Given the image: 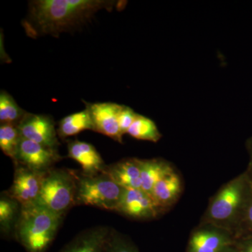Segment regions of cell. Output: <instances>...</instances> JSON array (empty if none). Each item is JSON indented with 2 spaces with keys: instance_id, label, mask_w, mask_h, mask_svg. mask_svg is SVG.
I'll list each match as a JSON object with an SVG mask.
<instances>
[{
  "instance_id": "d6986e66",
  "label": "cell",
  "mask_w": 252,
  "mask_h": 252,
  "mask_svg": "<svg viewBox=\"0 0 252 252\" xmlns=\"http://www.w3.org/2000/svg\"><path fill=\"white\" fill-rule=\"evenodd\" d=\"M127 134L137 140L153 142H157L162 137L155 123L149 118L140 114H137Z\"/></svg>"
},
{
  "instance_id": "52a82bcc",
  "label": "cell",
  "mask_w": 252,
  "mask_h": 252,
  "mask_svg": "<svg viewBox=\"0 0 252 252\" xmlns=\"http://www.w3.org/2000/svg\"><path fill=\"white\" fill-rule=\"evenodd\" d=\"M61 159L58 149L21 137L14 162L38 173L46 174Z\"/></svg>"
},
{
  "instance_id": "9a60e30c",
  "label": "cell",
  "mask_w": 252,
  "mask_h": 252,
  "mask_svg": "<svg viewBox=\"0 0 252 252\" xmlns=\"http://www.w3.org/2000/svg\"><path fill=\"white\" fill-rule=\"evenodd\" d=\"M105 172L122 188L142 189L140 159L120 160L107 166Z\"/></svg>"
},
{
  "instance_id": "ba28073f",
  "label": "cell",
  "mask_w": 252,
  "mask_h": 252,
  "mask_svg": "<svg viewBox=\"0 0 252 252\" xmlns=\"http://www.w3.org/2000/svg\"><path fill=\"white\" fill-rule=\"evenodd\" d=\"M17 127L23 138L58 149V132L54 119L50 116L27 112Z\"/></svg>"
},
{
  "instance_id": "4fadbf2b",
  "label": "cell",
  "mask_w": 252,
  "mask_h": 252,
  "mask_svg": "<svg viewBox=\"0 0 252 252\" xmlns=\"http://www.w3.org/2000/svg\"><path fill=\"white\" fill-rule=\"evenodd\" d=\"M68 157L81 165L83 175L94 176L104 173L107 165L94 146L77 140L68 141Z\"/></svg>"
},
{
  "instance_id": "2e32d148",
  "label": "cell",
  "mask_w": 252,
  "mask_h": 252,
  "mask_svg": "<svg viewBox=\"0 0 252 252\" xmlns=\"http://www.w3.org/2000/svg\"><path fill=\"white\" fill-rule=\"evenodd\" d=\"M142 189L152 194L154 186L167 174L175 170L170 162L160 158L140 159Z\"/></svg>"
},
{
  "instance_id": "d4e9b609",
  "label": "cell",
  "mask_w": 252,
  "mask_h": 252,
  "mask_svg": "<svg viewBox=\"0 0 252 252\" xmlns=\"http://www.w3.org/2000/svg\"><path fill=\"white\" fill-rule=\"evenodd\" d=\"M235 252H252V237L236 238Z\"/></svg>"
},
{
  "instance_id": "9c48e42d",
  "label": "cell",
  "mask_w": 252,
  "mask_h": 252,
  "mask_svg": "<svg viewBox=\"0 0 252 252\" xmlns=\"http://www.w3.org/2000/svg\"><path fill=\"white\" fill-rule=\"evenodd\" d=\"M117 212L133 220H152L162 211L150 194L142 189H124Z\"/></svg>"
},
{
  "instance_id": "5bb4252c",
  "label": "cell",
  "mask_w": 252,
  "mask_h": 252,
  "mask_svg": "<svg viewBox=\"0 0 252 252\" xmlns=\"http://www.w3.org/2000/svg\"><path fill=\"white\" fill-rule=\"evenodd\" d=\"M182 182L178 172L167 174L154 186L152 195L162 212L170 208L178 200L182 191Z\"/></svg>"
},
{
  "instance_id": "e0dca14e",
  "label": "cell",
  "mask_w": 252,
  "mask_h": 252,
  "mask_svg": "<svg viewBox=\"0 0 252 252\" xmlns=\"http://www.w3.org/2000/svg\"><path fill=\"white\" fill-rule=\"evenodd\" d=\"M87 130L94 131V127L90 113L86 108L84 111L74 113L61 119L57 132L61 139H65Z\"/></svg>"
},
{
  "instance_id": "7c38bea8",
  "label": "cell",
  "mask_w": 252,
  "mask_h": 252,
  "mask_svg": "<svg viewBox=\"0 0 252 252\" xmlns=\"http://www.w3.org/2000/svg\"><path fill=\"white\" fill-rule=\"evenodd\" d=\"M112 228L96 226L78 233L58 252H106Z\"/></svg>"
},
{
  "instance_id": "5b68a950",
  "label": "cell",
  "mask_w": 252,
  "mask_h": 252,
  "mask_svg": "<svg viewBox=\"0 0 252 252\" xmlns=\"http://www.w3.org/2000/svg\"><path fill=\"white\" fill-rule=\"evenodd\" d=\"M124 189L106 172L94 176H77L76 204L117 211Z\"/></svg>"
},
{
  "instance_id": "44dd1931",
  "label": "cell",
  "mask_w": 252,
  "mask_h": 252,
  "mask_svg": "<svg viewBox=\"0 0 252 252\" xmlns=\"http://www.w3.org/2000/svg\"><path fill=\"white\" fill-rule=\"evenodd\" d=\"M20 204L7 193L1 195L0 200V226L4 235H9L17 216Z\"/></svg>"
},
{
  "instance_id": "cb8c5ba5",
  "label": "cell",
  "mask_w": 252,
  "mask_h": 252,
  "mask_svg": "<svg viewBox=\"0 0 252 252\" xmlns=\"http://www.w3.org/2000/svg\"><path fill=\"white\" fill-rule=\"evenodd\" d=\"M137 116V114L134 112L133 109L127 106L122 105L118 119H119V127L123 135L127 133V130L133 124Z\"/></svg>"
},
{
  "instance_id": "8fae6325",
  "label": "cell",
  "mask_w": 252,
  "mask_h": 252,
  "mask_svg": "<svg viewBox=\"0 0 252 252\" xmlns=\"http://www.w3.org/2000/svg\"><path fill=\"white\" fill-rule=\"evenodd\" d=\"M90 113L94 132L110 137L119 143L123 142V134L119 124V113L122 104L112 102L86 103Z\"/></svg>"
},
{
  "instance_id": "ac0fdd59",
  "label": "cell",
  "mask_w": 252,
  "mask_h": 252,
  "mask_svg": "<svg viewBox=\"0 0 252 252\" xmlns=\"http://www.w3.org/2000/svg\"><path fill=\"white\" fill-rule=\"evenodd\" d=\"M14 97L4 91L0 94V122L17 126L26 114Z\"/></svg>"
},
{
  "instance_id": "ffe728a7",
  "label": "cell",
  "mask_w": 252,
  "mask_h": 252,
  "mask_svg": "<svg viewBox=\"0 0 252 252\" xmlns=\"http://www.w3.org/2000/svg\"><path fill=\"white\" fill-rule=\"evenodd\" d=\"M21 136L17 126L11 124H1L0 126V149L5 155L16 160L18 144Z\"/></svg>"
},
{
  "instance_id": "277c9868",
  "label": "cell",
  "mask_w": 252,
  "mask_h": 252,
  "mask_svg": "<svg viewBox=\"0 0 252 252\" xmlns=\"http://www.w3.org/2000/svg\"><path fill=\"white\" fill-rule=\"evenodd\" d=\"M77 176L65 169H52L43 178L40 192L35 205L64 216L76 205Z\"/></svg>"
},
{
  "instance_id": "30bf717a",
  "label": "cell",
  "mask_w": 252,
  "mask_h": 252,
  "mask_svg": "<svg viewBox=\"0 0 252 252\" xmlns=\"http://www.w3.org/2000/svg\"><path fill=\"white\" fill-rule=\"evenodd\" d=\"M15 165L14 182L7 194L21 207L34 205L39 196L45 174L38 173L21 165Z\"/></svg>"
},
{
  "instance_id": "8992f818",
  "label": "cell",
  "mask_w": 252,
  "mask_h": 252,
  "mask_svg": "<svg viewBox=\"0 0 252 252\" xmlns=\"http://www.w3.org/2000/svg\"><path fill=\"white\" fill-rule=\"evenodd\" d=\"M236 238L229 230L199 223L190 234L187 252H235Z\"/></svg>"
},
{
  "instance_id": "3957f363",
  "label": "cell",
  "mask_w": 252,
  "mask_h": 252,
  "mask_svg": "<svg viewBox=\"0 0 252 252\" xmlns=\"http://www.w3.org/2000/svg\"><path fill=\"white\" fill-rule=\"evenodd\" d=\"M63 217L35 204L21 207L15 238L28 252H46L56 238Z\"/></svg>"
},
{
  "instance_id": "603a6c76",
  "label": "cell",
  "mask_w": 252,
  "mask_h": 252,
  "mask_svg": "<svg viewBox=\"0 0 252 252\" xmlns=\"http://www.w3.org/2000/svg\"><path fill=\"white\" fill-rule=\"evenodd\" d=\"M235 238L252 237V197L235 232Z\"/></svg>"
},
{
  "instance_id": "6da1fadb",
  "label": "cell",
  "mask_w": 252,
  "mask_h": 252,
  "mask_svg": "<svg viewBox=\"0 0 252 252\" xmlns=\"http://www.w3.org/2000/svg\"><path fill=\"white\" fill-rule=\"evenodd\" d=\"M109 0H34L29 3L23 27L28 36H58L90 21L101 10L110 11L116 4Z\"/></svg>"
},
{
  "instance_id": "484cf974",
  "label": "cell",
  "mask_w": 252,
  "mask_h": 252,
  "mask_svg": "<svg viewBox=\"0 0 252 252\" xmlns=\"http://www.w3.org/2000/svg\"><path fill=\"white\" fill-rule=\"evenodd\" d=\"M246 147L250 156V162H249L248 169L246 172L252 183V137L247 141Z\"/></svg>"
},
{
  "instance_id": "7402d4cb",
  "label": "cell",
  "mask_w": 252,
  "mask_h": 252,
  "mask_svg": "<svg viewBox=\"0 0 252 252\" xmlns=\"http://www.w3.org/2000/svg\"><path fill=\"white\" fill-rule=\"evenodd\" d=\"M106 252H140L133 243L114 229L111 231Z\"/></svg>"
},
{
  "instance_id": "7a4b0ae2",
  "label": "cell",
  "mask_w": 252,
  "mask_h": 252,
  "mask_svg": "<svg viewBox=\"0 0 252 252\" xmlns=\"http://www.w3.org/2000/svg\"><path fill=\"white\" fill-rule=\"evenodd\" d=\"M252 197V183L245 172L225 184L210 199L200 223L217 225L235 235Z\"/></svg>"
}]
</instances>
